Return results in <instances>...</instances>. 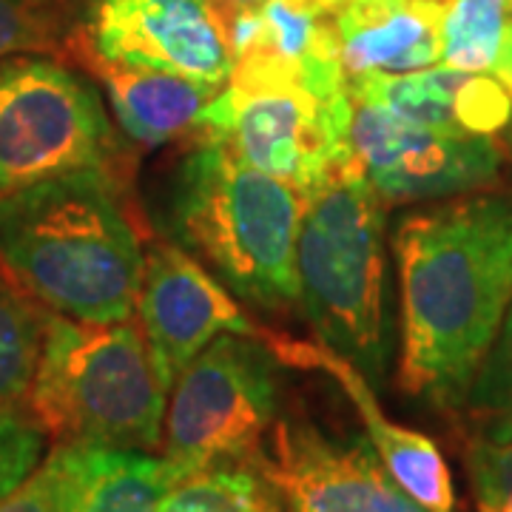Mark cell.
<instances>
[{"mask_svg": "<svg viewBox=\"0 0 512 512\" xmlns=\"http://www.w3.org/2000/svg\"><path fill=\"white\" fill-rule=\"evenodd\" d=\"M407 396L441 410L470 399L512 305V194H473L407 214L393 234Z\"/></svg>", "mask_w": 512, "mask_h": 512, "instance_id": "obj_1", "label": "cell"}, {"mask_svg": "<svg viewBox=\"0 0 512 512\" xmlns=\"http://www.w3.org/2000/svg\"><path fill=\"white\" fill-rule=\"evenodd\" d=\"M0 262L32 296L80 322H128L146 271L106 168L0 194Z\"/></svg>", "mask_w": 512, "mask_h": 512, "instance_id": "obj_2", "label": "cell"}, {"mask_svg": "<svg viewBox=\"0 0 512 512\" xmlns=\"http://www.w3.org/2000/svg\"><path fill=\"white\" fill-rule=\"evenodd\" d=\"M305 194L242 163L228 148L202 143L171 174L165 231L256 308L299 302L296 237Z\"/></svg>", "mask_w": 512, "mask_h": 512, "instance_id": "obj_3", "label": "cell"}, {"mask_svg": "<svg viewBox=\"0 0 512 512\" xmlns=\"http://www.w3.org/2000/svg\"><path fill=\"white\" fill-rule=\"evenodd\" d=\"M299 302L322 348L367 382L390 356L384 305V205L356 160L305 194L296 237Z\"/></svg>", "mask_w": 512, "mask_h": 512, "instance_id": "obj_4", "label": "cell"}, {"mask_svg": "<svg viewBox=\"0 0 512 512\" xmlns=\"http://www.w3.org/2000/svg\"><path fill=\"white\" fill-rule=\"evenodd\" d=\"M165 396L137 325L46 316L29 413L49 439L154 450L163 441Z\"/></svg>", "mask_w": 512, "mask_h": 512, "instance_id": "obj_5", "label": "cell"}, {"mask_svg": "<svg viewBox=\"0 0 512 512\" xmlns=\"http://www.w3.org/2000/svg\"><path fill=\"white\" fill-rule=\"evenodd\" d=\"M163 419V458L185 478L225 461H254L279 410L274 350L220 333L177 376Z\"/></svg>", "mask_w": 512, "mask_h": 512, "instance_id": "obj_6", "label": "cell"}, {"mask_svg": "<svg viewBox=\"0 0 512 512\" xmlns=\"http://www.w3.org/2000/svg\"><path fill=\"white\" fill-rule=\"evenodd\" d=\"M109 114L92 86L46 57L0 60V194L103 168Z\"/></svg>", "mask_w": 512, "mask_h": 512, "instance_id": "obj_7", "label": "cell"}, {"mask_svg": "<svg viewBox=\"0 0 512 512\" xmlns=\"http://www.w3.org/2000/svg\"><path fill=\"white\" fill-rule=\"evenodd\" d=\"M197 128L242 163L302 194L353 160L348 92L325 97L296 83L228 80Z\"/></svg>", "mask_w": 512, "mask_h": 512, "instance_id": "obj_8", "label": "cell"}, {"mask_svg": "<svg viewBox=\"0 0 512 512\" xmlns=\"http://www.w3.org/2000/svg\"><path fill=\"white\" fill-rule=\"evenodd\" d=\"M348 146L382 202L456 197L501 171L493 137L424 126L362 97H350Z\"/></svg>", "mask_w": 512, "mask_h": 512, "instance_id": "obj_9", "label": "cell"}, {"mask_svg": "<svg viewBox=\"0 0 512 512\" xmlns=\"http://www.w3.org/2000/svg\"><path fill=\"white\" fill-rule=\"evenodd\" d=\"M89 49L97 60L225 86L234 55L222 0H94Z\"/></svg>", "mask_w": 512, "mask_h": 512, "instance_id": "obj_10", "label": "cell"}, {"mask_svg": "<svg viewBox=\"0 0 512 512\" xmlns=\"http://www.w3.org/2000/svg\"><path fill=\"white\" fill-rule=\"evenodd\" d=\"M254 464L285 512H430L393 481L367 436L336 441L311 421H276L271 453Z\"/></svg>", "mask_w": 512, "mask_h": 512, "instance_id": "obj_11", "label": "cell"}, {"mask_svg": "<svg viewBox=\"0 0 512 512\" xmlns=\"http://www.w3.org/2000/svg\"><path fill=\"white\" fill-rule=\"evenodd\" d=\"M137 311L157 379L171 390L177 376L220 333L259 336L214 276L174 242L151 248Z\"/></svg>", "mask_w": 512, "mask_h": 512, "instance_id": "obj_12", "label": "cell"}, {"mask_svg": "<svg viewBox=\"0 0 512 512\" xmlns=\"http://www.w3.org/2000/svg\"><path fill=\"white\" fill-rule=\"evenodd\" d=\"M259 336L265 339V345L274 350V356H279V359H285L296 367L325 370L339 382V387L345 390L350 402L356 404L359 416L365 421L367 439L376 447L384 470L393 476V481L402 487L404 493L413 501H419L424 510L456 512L453 476H450V467L436 447V441L419 433V430H410V427H402V424L387 419L373 387L356 367L345 362L342 356L330 353L328 348H322V345L293 342V339L271 336L262 330H259Z\"/></svg>", "mask_w": 512, "mask_h": 512, "instance_id": "obj_13", "label": "cell"}, {"mask_svg": "<svg viewBox=\"0 0 512 512\" xmlns=\"http://www.w3.org/2000/svg\"><path fill=\"white\" fill-rule=\"evenodd\" d=\"M456 0H356L333 15L348 80L441 63L444 20Z\"/></svg>", "mask_w": 512, "mask_h": 512, "instance_id": "obj_14", "label": "cell"}, {"mask_svg": "<svg viewBox=\"0 0 512 512\" xmlns=\"http://www.w3.org/2000/svg\"><path fill=\"white\" fill-rule=\"evenodd\" d=\"M120 128L134 143L157 148L200 126L205 106L222 86H208L183 74L126 66L92 57Z\"/></svg>", "mask_w": 512, "mask_h": 512, "instance_id": "obj_15", "label": "cell"}, {"mask_svg": "<svg viewBox=\"0 0 512 512\" xmlns=\"http://www.w3.org/2000/svg\"><path fill=\"white\" fill-rule=\"evenodd\" d=\"M66 470L63 512H157L180 481L163 456L148 450L55 444Z\"/></svg>", "mask_w": 512, "mask_h": 512, "instance_id": "obj_16", "label": "cell"}, {"mask_svg": "<svg viewBox=\"0 0 512 512\" xmlns=\"http://www.w3.org/2000/svg\"><path fill=\"white\" fill-rule=\"evenodd\" d=\"M441 63L461 72L493 74L512 94L510 0H456L444 20Z\"/></svg>", "mask_w": 512, "mask_h": 512, "instance_id": "obj_17", "label": "cell"}, {"mask_svg": "<svg viewBox=\"0 0 512 512\" xmlns=\"http://www.w3.org/2000/svg\"><path fill=\"white\" fill-rule=\"evenodd\" d=\"M157 512H285V507L254 461H225L180 478Z\"/></svg>", "mask_w": 512, "mask_h": 512, "instance_id": "obj_18", "label": "cell"}, {"mask_svg": "<svg viewBox=\"0 0 512 512\" xmlns=\"http://www.w3.org/2000/svg\"><path fill=\"white\" fill-rule=\"evenodd\" d=\"M46 316L0 276V410H29Z\"/></svg>", "mask_w": 512, "mask_h": 512, "instance_id": "obj_19", "label": "cell"}, {"mask_svg": "<svg viewBox=\"0 0 512 512\" xmlns=\"http://www.w3.org/2000/svg\"><path fill=\"white\" fill-rule=\"evenodd\" d=\"M450 109L461 131L493 137L512 123V94L493 74L458 69L450 92Z\"/></svg>", "mask_w": 512, "mask_h": 512, "instance_id": "obj_20", "label": "cell"}, {"mask_svg": "<svg viewBox=\"0 0 512 512\" xmlns=\"http://www.w3.org/2000/svg\"><path fill=\"white\" fill-rule=\"evenodd\" d=\"M46 433L29 410H0V498L43 461Z\"/></svg>", "mask_w": 512, "mask_h": 512, "instance_id": "obj_21", "label": "cell"}, {"mask_svg": "<svg viewBox=\"0 0 512 512\" xmlns=\"http://www.w3.org/2000/svg\"><path fill=\"white\" fill-rule=\"evenodd\" d=\"M55 35V0H0V60L46 49Z\"/></svg>", "mask_w": 512, "mask_h": 512, "instance_id": "obj_22", "label": "cell"}, {"mask_svg": "<svg viewBox=\"0 0 512 512\" xmlns=\"http://www.w3.org/2000/svg\"><path fill=\"white\" fill-rule=\"evenodd\" d=\"M63 507H66V470L57 447L12 493L0 498V512H63Z\"/></svg>", "mask_w": 512, "mask_h": 512, "instance_id": "obj_23", "label": "cell"}, {"mask_svg": "<svg viewBox=\"0 0 512 512\" xmlns=\"http://www.w3.org/2000/svg\"><path fill=\"white\" fill-rule=\"evenodd\" d=\"M504 336H501V362H498V379L481 387V407L495 410H512V305L504 319Z\"/></svg>", "mask_w": 512, "mask_h": 512, "instance_id": "obj_24", "label": "cell"}, {"mask_svg": "<svg viewBox=\"0 0 512 512\" xmlns=\"http://www.w3.org/2000/svg\"><path fill=\"white\" fill-rule=\"evenodd\" d=\"M319 9H325V12H330V15H336L339 9H345L348 3H356V0H313Z\"/></svg>", "mask_w": 512, "mask_h": 512, "instance_id": "obj_25", "label": "cell"}, {"mask_svg": "<svg viewBox=\"0 0 512 512\" xmlns=\"http://www.w3.org/2000/svg\"><path fill=\"white\" fill-rule=\"evenodd\" d=\"M476 512H512V493L504 495L501 501H495L490 507H478Z\"/></svg>", "mask_w": 512, "mask_h": 512, "instance_id": "obj_26", "label": "cell"}, {"mask_svg": "<svg viewBox=\"0 0 512 512\" xmlns=\"http://www.w3.org/2000/svg\"><path fill=\"white\" fill-rule=\"evenodd\" d=\"M225 3H237V6H256V3H262V0H225Z\"/></svg>", "mask_w": 512, "mask_h": 512, "instance_id": "obj_27", "label": "cell"}, {"mask_svg": "<svg viewBox=\"0 0 512 512\" xmlns=\"http://www.w3.org/2000/svg\"><path fill=\"white\" fill-rule=\"evenodd\" d=\"M510 3H512V0H510Z\"/></svg>", "mask_w": 512, "mask_h": 512, "instance_id": "obj_28", "label": "cell"}]
</instances>
